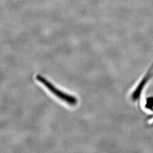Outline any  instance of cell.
Instances as JSON below:
<instances>
[{
  "instance_id": "1",
  "label": "cell",
  "mask_w": 153,
  "mask_h": 153,
  "mask_svg": "<svg viewBox=\"0 0 153 153\" xmlns=\"http://www.w3.org/2000/svg\"><path fill=\"white\" fill-rule=\"evenodd\" d=\"M36 78L38 82L43 84L45 88H47L49 90L50 92L52 93L57 98L71 105H76L77 100L76 98H75L74 97H73L61 91L59 88H56L55 86L52 83L49 82L48 79H47L46 78H45L44 77L40 75H37L36 76Z\"/></svg>"
}]
</instances>
